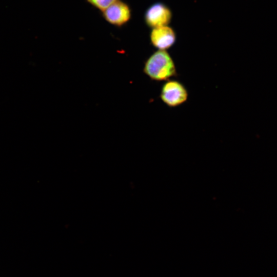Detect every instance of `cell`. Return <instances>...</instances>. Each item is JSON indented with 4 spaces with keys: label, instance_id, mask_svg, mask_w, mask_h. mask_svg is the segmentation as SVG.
<instances>
[{
    "label": "cell",
    "instance_id": "6da1fadb",
    "mask_svg": "<svg viewBox=\"0 0 277 277\" xmlns=\"http://www.w3.org/2000/svg\"><path fill=\"white\" fill-rule=\"evenodd\" d=\"M144 73L152 80L167 81L177 75L175 63L166 50H158L147 60Z\"/></svg>",
    "mask_w": 277,
    "mask_h": 277
},
{
    "label": "cell",
    "instance_id": "7a4b0ae2",
    "mask_svg": "<svg viewBox=\"0 0 277 277\" xmlns=\"http://www.w3.org/2000/svg\"><path fill=\"white\" fill-rule=\"evenodd\" d=\"M188 92L185 86L177 80H168L163 85L160 98L167 106L174 108L185 103Z\"/></svg>",
    "mask_w": 277,
    "mask_h": 277
},
{
    "label": "cell",
    "instance_id": "3957f363",
    "mask_svg": "<svg viewBox=\"0 0 277 277\" xmlns=\"http://www.w3.org/2000/svg\"><path fill=\"white\" fill-rule=\"evenodd\" d=\"M103 16L110 24L121 27L131 18V11L129 5L117 0L102 11Z\"/></svg>",
    "mask_w": 277,
    "mask_h": 277
},
{
    "label": "cell",
    "instance_id": "277c9868",
    "mask_svg": "<svg viewBox=\"0 0 277 277\" xmlns=\"http://www.w3.org/2000/svg\"><path fill=\"white\" fill-rule=\"evenodd\" d=\"M171 17L170 10L161 3L151 5L146 11L144 16L146 23L152 28L167 26Z\"/></svg>",
    "mask_w": 277,
    "mask_h": 277
},
{
    "label": "cell",
    "instance_id": "5b68a950",
    "mask_svg": "<svg viewBox=\"0 0 277 277\" xmlns=\"http://www.w3.org/2000/svg\"><path fill=\"white\" fill-rule=\"evenodd\" d=\"M150 37L152 45L161 50L168 49L176 41L175 32L167 26L152 28Z\"/></svg>",
    "mask_w": 277,
    "mask_h": 277
},
{
    "label": "cell",
    "instance_id": "8992f818",
    "mask_svg": "<svg viewBox=\"0 0 277 277\" xmlns=\"http://www.w3.org/2000/svg\"><path fill=\"white\" fill-rule=\"evenodd\" d=\"M94 7L102 11L117 0H87Z\"/></svg>",
    "mask_w": 277,
    "mask_h": 277
}]
</instances>
